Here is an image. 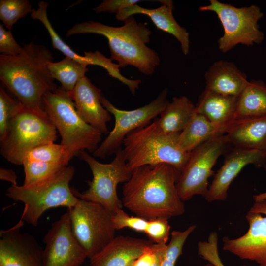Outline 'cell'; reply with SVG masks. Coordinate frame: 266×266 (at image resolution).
Returning a JSON list of instances; mask_svg holds the SVG:
<instances>
[{
    "mask_svg": "<svg viewBox=\"0 0 266 266\" xmlns=\"http://www.w3.org/2000/svg\"><path fill=\"white\" fill-rule=\"evenodd\" d=\"M180 174L165 163L136 167L123 187V205L148 221L182 215L185 206L176 188Z\"/></svg>",
    "mask_w": 266,
    "mask_h": 266,
    "instance_id": "obj_1",
    "label": "cell"
},
{
    "mask_svg": "<svg viewBox=\"0 0 266 266\" xmlns=\"http://www.w3.org/2000/svg\"><path fill=\"white\" fill-rule=\"evenodd\" d=\"M53 60L45 46L24 44L19 55H0V79L23 106L44 111V95L58 88L48 67Z\"/></svg>",
    "mask_w": 266,
    "mask_h": 266,
    "instance_id": "obj_2",
    "label": "cell"
},
{
    "mask_svg": "<svg viewBox=\"0 0 266 266\" xmlns=\"http://www.w3.org/2000/svg\"><path fill=\"white\" fill-rule=\"evenodd\" d=\"M124 22L123 26L114 27L99 22H84L73 26L66 36L84 33L103 35L108 40L111 59L118 62L119 67L132 66L145 75H152L159 66L160 59L155 51L146 45L151 31L133 16Z\"/></svg>",
    "mask_w": 266,
    "mask_h": 266,
    "instance_id": "obj_3",
    "label": "cell"
},
{
    "mask_svg": "<svg viewBox=\"0 0 266 266\" xmlns=\"http://www.w3.org/2000/svg\"><path fill=\"white\" fill-rule=\"evenodd\" d=\"M179 133L165 132L158 119L129 133L123 141V150L130 169L133 171L143 166L165 163L172 166L181 173L191 152L180 146Z\"/></svg>",
    "mask_w": 266,
    "mask_h": 266,
    "instance_id": "obj_4",
    "label": "cell"
},
{
    "mask_svg": "<svg viewBox=\"0 0 266 266\" xmlns=\"http://www.w3.org/2000/svg\"><path fill=\"white\" fill-rule=\"evenodd\" d=\"M42 106L60 134L61 144L70 160L82 151L94 152L97 149L102 133L79 116L68 92L61 88L47 92Z\"/></svg>",
    "mask_w": 266,
    "mask_h": 266,
    "instance_id": "obj_5",
    "label": "cell"
},
{
    "mask_svg": "<svg viewBox=\"0 0 266 266\" xmlns=\"http://www.w3.org/2000/svg\"><path fill=\"white\" fill-rule=\"evenodd\" d=\"M75 173L72 166H67L48 179L29 186L11 185L6 195L24 204L21 220L37 226L41 215L48 209L59 206L70 209L79 198L73 193L69 183Z\"/></svg>",
    "mask_w": 266,
    "mask_h": 266,
    "instance_id": "obj_6",
    "label": "cell"
},
{
    "mask_svg": "<svg viewBox=\"0 0 266 266\" xmlns=\"http://www.w3.org/2000/svg\"><path fill=\"white\" fill-rule=\"evenodd\" d=\"M57 130L46 113L22 105L9 121L6 133L0 140V154L8 162L22 165L25 155L33 148L54 143Z\"/></svg>",
    "mask_w": 266,
    "mask_h": 266,
    "instance_id": "obj_7",
    "label": "cell"
},
{
    "mask_svg": "<svg viewBox=\"0 0 266 266\" xmlns=\"http://www.w3.org/2000/svg\"><path fill=\"white\" fill-rule=\"evenodd\" d=\"M111 163L103 164L86 151L80 152L77 156L88 164L93 178L88 181L89 187L82 193L72 188L78 198L100 204L112 214L123 206L122 201L117 195V187L120 183L128 181L132 173L123 149H118Z\"/></svg>",
    "mask_w": 266,
    "mask_h": 266,
    "instance_id": "obj_8",
    "label": "cell"
},
{
    "mask_svg": "<svg viewBox=\"0 0 266 266\" xmlns=\"http://www.w3.org/2000/svg\"><path fill=\"white\" fill-rule=\"evenodd\" d=\"M199 11L213 12L217 16L224 30L218 40V48L223 53L240 44L246 46L260 44L265 39L258 24L264 13L257 5L237 7L210 0L209 4L200 6Z\"/></svg>",
    "mask_w": 266,
    "mask_h": 266,
    "instance_id": "obj_9",
    "label": "cell"
},
{
    "mask_svg": "<svg viewBox=\"0 0 266 266\" xmlns=\"http://www.w3.org/2000/svg\"><path fill=\"white\" fill-rule=\"evenodd\" d=\"M67 210L72 233L89 259L115 237L112 213L101 205L79 198Z\"/></svg>",
    "mask_w": 266,
    "mask_h": 266,
    "instance_id": "obj_10",
    "label": "cell"
},
{
    "mask_svg": "<svg viewBox=\"0 0 266 266\" xmlns=\"http://www.w3.org/2000/svg\"><path fill=\"white\" fill-rule=\"evenodd\" d=\"M231 144L226 135L210 139L191 152L189 159L176 184L183 201L194 196L205 197L208 190V179L214 173L213 167L218 158L227 152Z\"/></svg>",
    "mask_w": 266,
    "mask_h": 266,
    "instance_id": "obj_11",
    "label": "cell"
},
{
    "mask_svg": "<svg viewBox=\"0 0 266 266\" xmlns=\"http://www.w3.org/2000/svg\"><path fill=\"white\" fill-rule=\"evenodd\" d=\"M166 88L149 103L132 110H123L114 106L102 94L100 101L104 107L115 118V125L108 135L93 152L94 156L105 158L115 154L121 148L126 136L132 131L147 125L150 121L160 115L169 101Z\"/></svg>",
    "mask_w": 266,
    "mask_h": 266,
    "instance_id": "obj_12",
    "label": "cell"
},
{
    "mask_svg": "<svg viewBox=\"0 0 266 266\" xmlns=\"http://www.w3.org/2000/svg\"><path fill=\"white\" fill-rule=\"evenodd\" d=\"M246 219L249 226L247 232L235 239L224 237L223 249L241 259L254 261L258 266H266V200L255 201Z\"/></svg>",
    "mask_w": 266,
    "mask_h": 266,
    "instance_id": "obj_13",
    "label": "cell"
},
{
    "mask_svg": "<svg viewBox=\"0 0 266 266\" xmlns=\"http://www.w3.org/2000/svg\"><path fill=\"white\" fill-rule=\"evenodd\" d=\"M43 242L44 266H79L88 258L72 233L68 210L52 224Z\"/></svg>",
    "mask_w": 266,
    "mask_h": 266,
    "instance_id": "obj_14",
    "label": "cell"
},
{
    "mask_svg": "<svg viewBox=\"0 0 266 266\" xmlns=\"http://www.w3.org/2000/svg\"><path fill=\"white\" fill-rule=\"evenodd\" d=\"M21 220L0 231V266H44L43 249L30 234L22 233Z\"/></svg>",
    "mask_w": 266,
    "mask_h": 266,
    "instance_id": "obj_15",
    "label": "cell"
},
{
    "mask_svg": "<svg viewBox=\"0 0 266 266\" xmlns=\"http://www.w3.org/2000/svg\"><path fill=\"white\" fill-rule=\"evenodd\" d=\"M266 151L234 147L228 152L204 197L208 202L225 200L233 180L247 165L266 166Z\"/></svg>",
    "mask_w": 266,
    "mask_h": 266,
    "instance_id": "obj_16",
    "label": "cell"
},
{
    "mask_svg": "<svg viewBox=\"0 0 266 266\" xmlns=\"http://www.w3.org/2000/svg\"><path fill=\"white\" fill-rule=\"evenodd\" d=\"M70 159L62 144L54 143L37 146L24 157V185L29 186L48 179L68 166Z\"/></svg>",
    "mask_w": 266,
    "mask_h": 266,
    "instance_id": "obj_17",
    "label": "cell"
},
{
    "mask_svg": "<svg viewBox=\"0 0 266 266\" xmlns=\"http://www.w3.org/2000/svg\"><path fill=\"white\" fill-rule=\"evenodd\" d=\"M69 94L79 116L102 134H107V123L111 120V116L101 103V90L84 76Z\"/></svg>",
    "mask_w": 266,
    "mask_h": 266,
    "instance_id": "obj_18",
    "label": "cell"
},
{
    "mask_svg": "<svg viewBox=\"0 0 266 266\" xmlns=\"http://www.w3.org/2000/svg\"><path fill=\"white\" fill-rule=\"evenodd\" d=\"M37 9H33L31 17L33 20L41 22L50 36L53 47L62 52L66 57L70 58L86 66L92 65L100 66L105 69L108 74L118 79L125 85L129 82V79L123 76L120 72L118 64L112 62L111 58H107L99 51L84 52V56H80L75 52L60 37L53 28L47 13L48 3L41 1L38 3Z\"/></svg>",
    "mask_w": 266,
    "mask_h": 266,
    "instance_id": "obj_19",
    "label": "cell"
},
{
    "mask_svg": "<svg viewBox=\"0 0 266 266\" xmlns=\"http://www.w3.org/2000/svg\"><path fill=\"white\" fill-rule=\"evenodd\" d=\"M162 5L154 9L142 7L135 4L125 8L116 14V19L124 21L130 16L141 14L148 16L159 29L172 35L179 42L183 53L188 54L190 50V36L187 30L180 26L173 15L172 0H160Z\"/></svg>",
    "mask_w": 266,
    "mask_h": 266,
    "instance_id": "obj_20",
    "label": "cell"
},
{
    "mask_svg": "<svg viewBox=\"0 0 266 266\" xmlns=\"http://www.w3.org/2000/svg\"><path fill=\"white\" fill-rule=\"evenodd\" d=\"M153 243L149 240L119 235L90 259L91 266H132Z\"/></svg>",
    "mask_w": 266,
    "mask_h": 266,
    "instance_id": "obj_21",
    "label": "cell"
},
{
    "mask_svg": "<svg viewBox=\"0 0 266 266\" xmlns=\"http://www.w3.org/2000/svg\"><path fill=\"white\" fill-rule=\"evenodd\" d=\"M205 89L223 95L239 97L249 81L233 62H215L205 74Z\"/></svg>",
    "mask_w": 266,
    "mask_h": 266,
    "instance_id": "obj_22",
    "label": "cell"
},
{
    "mask_svg": "<svg viewBox=\"0 0 266 266\" xmlns=\"http://www.w3.org/2000/svg\"><path fill=\"white\" fill-rule=\"evenodd\" d=\"M235 123L233 120L226 123H216L196 113L179 133V144L184 151L191 152L210 139L226 133Z\"/></svg>",
    "mask_w": 266,
    "mask_h": 266,
    "instance_id": "obj_23",
    "label": "cell"
},
{
    "mask_svg": "<svg viewBox=\"0 0 266 266\" xmlns=\"http://www.w3.org/2000/svg\"><path fill=\"white\" fill-rule=\"evenodd\" d=\"M225 135L234 147L266 151V116L236 120Z\"/></svg>",
    "mask_w": 266,
    "mask_h": 266,
    "instance_id": "obj_24",
    "label": "cell"
},
{
    "mask_svg": "<svg viewBox=\"0 0 266 266\" xmlns=\"http://www.w3.org/2000/svg\"><path fill=\"white\" fill-rule=\"evenodd\" d=\"M238 98L205 89L196 105V112L214 123L232 122L234 120Z\"/></svg>",
    "mask_w": 266,
    "mask_h": 266,
    "instance_id": "obj_25",
    "label": "cell"
},
{
    "mask_svg": "<svg viewBox=\"0 0 266 266\" xmlns=\"http://www.w3.org/2000/svg\"><path fill=\"white\" fill-rule=\"evenodd\" d=\"M266 116V84L260 80L249 81L238 98L234 120Z\"/></svg>",
    "mask_w": 266,
    "mask_h": 266,
    "instance_id": "obj_26",
    "label": "cell"
},
{
    "mask_svg": "<svg viewBox=\"0 0 266 266\" xmlns=\"http://www.w3.org/2000/svg\"><path fill=\"white\" fill-rule=\"evenodd\" d=\"M197 113L196 105L185 96L174 97L158 118L161 129L167 133H180Z\"/></svg>",
    "mask_w": 266,
    "mask_h": 266,
    "instance_id": "obj_27",
    "label": "cell"
},
{
    "mask_svg": "<svg viewBox=\"0 0 266 266\" xmlns=\"http://www.w3.org/2000/svg\"><path fill=\"white\" fill-rule=\"evenodd\" d=\"M86 65L66 57L62 60L51 62L48 64L52 77L61 84V88L70 93L78 81L85 76L88 71Z\"/></svg>",
    "mask_w": 266,
    "mask_h": 266,
    "instance_id": "obj_28",
    "label": "cell"
},
{
    "mask_svg": "<svg viewBox=\"0 0 266 266\" xmlns=\"http://www.w3.org/2000/svg\"><path fill=\"white\" fill-rule=\"evenodd\" d=\"M32 9L28 0H0V19L10 31L19 19L31 13Z\"/></svg>",
    "mask_w": 266,
    "mask_h": 266,
    "instance_id": "obj_29",
    "label": "cell"
},
{
    "mask_svg": "<svg viewBox=\"0 0 266 266\" xmlns=\"http://www.w3.org/2000/svg\"><path fill=\"white\" fill-rule=\"evenodd\" d=\"M192 225L183 231H173L171 233V239L163 255L161 266H175L176 263L182 253L186 239L196 229Z\"/></svg>",
    "mask_w": 266,
    "mask_h": 266,
    "instance_id": "obj_30",
    "label": "cell"
},
{
    "mask_svg": "<svg viewBox=\"0 0 266 266\" xmlns=\"http://www.w3.org/2000/svg\"><path fill=\"white\" fill-rule=\"evenodd\" d=\"M17 100L11 97L0 86V140L6 132L9 121L22 106Z\"/></svg>",
    "mask_w": 266,
    "mask_h": 266,
    "instance_id": "obj_31",
    "label": "cell"
},
{
    "mask_svg": "<svg viewBox=\"0 0 266 266\" xmlns=\"http://www.w3.org/2000/svg\"><path fill=\"white\" fill-rule=\"evenodd\" d=\"M218 234L216 232H211L207 241H200L198 244V254L204 260L214 266H225L218 252ZM240 266H246L242 265Z\"/></svg>",
    "mask_w": 266,
    "mask_h": 266,
    "instance_id": "obj_32",
    "label": "cell"
},
{
    "mask_svg": "<svg viewBox=\"0 0 266 266\" xmlns=\"http://www.w3.org/2000/svg\"><path fill=\"white\" fill-rule=\"evenodd\" d=\"M170 231V226L167 219H157L148 221L144 233L153 243L166 244Z\"/></svg>",
    "mask_w": 266,
    "mask_h": 266,
    "instance_id": "obj_33",
    "label": "cell"
},
{
    "mask_svg": "<svg viewBox=\"0 0 266 266\" xmlns=\"http://www.w3.org/2000/svg\"><path fill=\"white\" fill-rule=\"evenodd\" d=\"M112 219L115 230L129 228L137 232L144 233L148 220L138 216L128 215L122 209L112 214Z\"/></svg>",
    "mask_w": 266,
    "mask_h": 266,
    "instance_id": "obj_34",
    "label": "cell"
},
{
    "mask_svg": "<svg viewBox=\"0 0 266 266\" xmlns=\"http://www.w3.org/2000/svg\"><path fill=\"white\" fill-rule=\"evenodd\" d=\"M21 46L15 40L10 30H6L3 25L0 24V52L7 56L19 55L22 51Z\"/></svg>",
    "mask_w": 266,
    "mask_h": 266,
    "instance_id": "obj_35",
    "label": "cell"
},
{
    "mask_svg": "<svg viewBox=\"0 0 266 266\" xmlns=\"http://www.w3.org/2000/svg\"><path fill=\"white\" fill-rule=\"evenodd\" d=\"M141 0H105L93 8L97 13L108 12L118 13L122 9L142 1Z\"/></svg>",
    "mask_w": 266,
    "mask_h": 266,
    "instance_id": "obj_36",
    "label": "cell"
},
{
    "mask_svg": "<svg viewBox=\"0 0 266 266\" xmlns=\"http://www.w3.org/2000/svg\"><path fill=\"white\" fill-rule=\"evenodd\" d=\"M160 244L153 243L147 247L132 266H153L157 259Z\"/></svg>",
    "mask_w": 266,
    "mask_h": 266,
    "instance_id": "obj_37",
    "label": "cell"
},
{
    "mask_svg": "<svg viewBox=\"0 0 266 266\" xmlns=\"http://www.w3.org/2000/svg\"><path fill=\"white\" fill-rule=\"evenodd\" d=\"M0 178L1 180L10 182L11 185H17L16 174L15 172L11 169L0 168Z\"/></svg>",
    "mask_w": 266,
    "mask_h": 266,
    "instance_id": "obj_38",
    "label": "cell"
},
{
    "mask_svg": "<svg viewBox=\"0 0 266 266\" xmlns=\"http://www.w3.org/2000/svg\"><path fill=\"white\" fill-rule=\"evenodd\" d=\"M166 244H160L158 251L157 259L153 266H161V260L165 252Z\"/></svg>",
    "mask_w": 266,
    "mask_h": 266,
    "instance_id": "obj_39",
    "label": "cell"
},
{
    "mask_svg": "<svg viewBox=\"0 0 266 266\" xmlns=\"http://www.w3.org/2000/svg\"><path fill=\"white\" fill-rule=\"evenodd\" d=\"M264 167L266 169V166ZM253 198L255 201L261 200H266V191L254 195Z\"/></svg>",
    "mask_w": 266,
    "mask_h": 266,
    "instance_id": "obj_40",
    "label": "cell"
},
{
    "mask_svg": "<svg viewBox=\"0 0 266 266\" xmlns=\"http://www.w3.org/2000/svg\"><path fill=\"white\" fill-rule=\"evenodd\" d=\"M203 266H214L212 264L209 263H207L206 264L204 265Z\"/></svg>",
    "mask_w": 266,
    "mask_h": 266,
    "instance_id": "obj_41",
    "label": "cell"
}]
</instances>
